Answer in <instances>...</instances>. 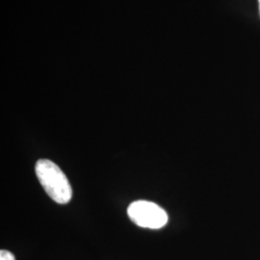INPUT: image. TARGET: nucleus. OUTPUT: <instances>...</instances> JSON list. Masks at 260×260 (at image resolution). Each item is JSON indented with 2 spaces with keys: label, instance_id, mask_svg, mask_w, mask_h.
I'll use <instances>...</instances> for the list:
<instances>
[{
  "label": "nucleus",
  "instance_id": "20e7f679",
  "mask_svg": "<svg viewBox=\"0 0 260 260\" xmlns=\"http://www.w3.org/2000/svg\"><path fill=\"white\" fill-rule=\"evenodd\" d=\"M258 2H259V9H260V0H258Z\"/></svg>",
  "mask_w": 260,
  "mask_h": 260
},
{
  "label": "nucleus",
  "instance_id": "f03ea898",
  "mask_svg": "<svg viewBox=\"0 0 260 260\" xmlns=\"http://www.w3.org/2000/svg\"><path fill=\"white\" fill-rule=\"evenodd\" d=\"M130 220L141 228L158 230L168 223V214L159 205L148 202L137 201L127 208Z\"/></svg>",
  "mask_w": 260,
  "mask_h": 260
},
{
  "label": "nucleus",
  "instance_id": "7ed1b4c3",
  "mask_svg": "<svg viewBox=\"0 0 260 260\" xmlns=\"http://www.w3.org/2000/svg\"><path fill=\"white\" fill-rule=\"evenodd\" d=\"M0 260H16V258L11 251L1 250L0 251Z\"/></svg>",
  "mask_w": 260,
  "mask_h": 260
},
{
  "label": "nucleus",
  "instance_id": "f257e3e1",
  "mask_svg": "<svg viewBox=\"0 0 260 260\" xmlns=\"http://www.w3.org/2000/svg\"><path fill=\"white\" fill-rule=\"evenodd\" d=\"M38 179L54 202L60 205L68 204L73 197V189L63 171L50 160L41 159L35 167Z\"/></svg>",
  "mask_w": 260,
  "mask_h": 260
}]
</instances>
